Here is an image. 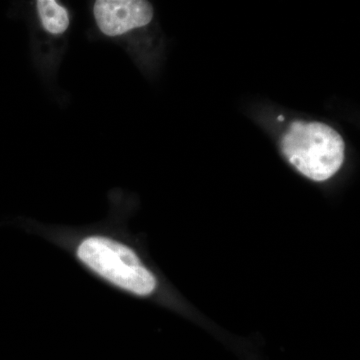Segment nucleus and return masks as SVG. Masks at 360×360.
<instances>
[{
	"label": "nucleus",
	"mask_w": 360,
	"mask_h": 360,
	"mask_svg": "<svg viewBox=\"0 0 360 360\" xmlns=\"http://www.w3.org/2000/svg\"><path fill=\"white\" fill-rule=\"evenodd\" d=\"M281 148L291 165L314 181L333 177L345 161L342 137L324 123L293 122L284 134Z\"/></svg>",
	"instance_id": "1"
},
{
	"label": "nucleus",
	"mask_w": 360,
	"mask_h": 360,
	"mask_svg": "<svg viewBox=\"0 0 360 360\" xmlns=\"http://www.w3.org/2000/svg\"><path fill=\"white\" fill-rule=\"evenodd\" d=\"M77 257L99 276L134 295H149L156 288L155 277L136 253L112 239L86 238L78 248Z\"/></svg>",
	"instance_id": "2"
},
{
	"label": "nucleus",
	"mask_w": 360,
	"mask_h": 360,
	"mask_svg": "<svg viewBox=\"0 0 360 360\" xmlns=\"http://www.w3.org/2000/svg\"><path fill=\"white\" fill-rule=\"evenodd\" d=\"M94 13L101 32L117 37L148 25L153 18V7L143 0H99Z\"/></svg>",
	"instance_id": "3"
},
{
	"label": "nucleus",
	"mask_w": 360,
	"mask_h": 360,
	"mask_svg": "<svg viewBox=\"0 0 360 360\" xmlns=\"http://www.w3.org/2000/svg\"><path fill=\"white\" fill-rule=\"evenodd\" d=\"M40 20L45 30L52 34H61L70 25V16L65 7L54 0H39L37 2Z\"/></svg>",
	"instance_id": "4"
},
{
	"label": "nucleus",
	"mask_w": 360,
	"mask_h": 360,
	"mask_svg": "<svg viewBox=\"0 0 360 360\" xmlns=\"http://www.w3.org/2000/svg\"><path fill=\"white\" fill-rule=\"evenodd\" d=\"M284 120V118L283 117V116H279L278 120H281H281Z\"/></svg>",
	"instance_id": "5"
}]
</instances>
